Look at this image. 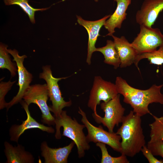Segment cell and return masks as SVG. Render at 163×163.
I'll return each instance as SVG.
<instances>
[{
  "mask_svg": "<svg viewBox=\"0 0 163 163\" xmlns=\"http://www.w3.org/2000/svg\"><path fill=\"white\" fill-rule=\"evenodd\" d=\"M117 3V8L114 13L106 21L104 25L108 32L106 36H111L115 32L116 28H121L123 22L126 19V11L131 4V0H114Z\"/></svg>",
  "mask_w": 163,
  "mask_h": 163,
  "instance_id": "16",
  "label": "cell"
},
{
  "mask_svg": "<svg viewBox=\"0 0 163 163\" xmlns=\"http://www.w3.org/2000/svg\"><path fill=\"white\" fill-rule=\"evenodd\" d=\"M141 122V117L133 110L124 116L122 125L116 133L121 138V154L133 157L146 145Z\"/></svg>",
  "mask_w": 163,
  "mask_h": 163,
  "instance_id": "2",
  "label": "cell"
},
{
  "mask_svg": "<svg viewBox=\"0 0 163 163\" xmlns=\"http://www.w3.org/2000/svg\"><path fill=\"white\" fill-rule=\"evenodd\" d=\"M115 85L118 94L123 96V102L130 105L133 112L140 117L148 114H152L148 108L150 104L155 103L163 104V94L161 92L163 84L153 85L147 89L141 90L132 87L125 79L118 76Z\"/></svg>",
  "mask_w": 163,
  "mask_h": 163,
  "instance_id": "1",
  "label": "cell"
},
{
  "mask_svg": "<svg viewBox=\"0 0 163 163\" xmlns=\"http://www.w3.org/2000/svg\"><path fill=\"white\" fill-rule=\"evenodd\" d=\"M99 0H94L95 2H97Z\"/></svg>",
  "mask_w": 163,
  "mask_h": 163,
  "instance_id": "27",
  "label": "cell"
},
{
  "mask_svg": "<svg viewBox=\"0 0 163 163\" xmlns=\"http://www.w3.org/2000/svg\"><path fill=\"white\" fill-rule=\"evenodd\" d=\"M5 5H18L28 16L30 21L33 24L35 23L34 16L36 11H43L48 8H35L28 3V0H4Z\"/></svg>",
  "mask_w": 163,
  "mask_h": 163,
  "instance_id": "21",
  "label": "cell"
},
{
  "mask_svg": "<svg viewBox=\"0 0 163 163\" xmlns=\"http://www.w3.org/2000/svg\"><path fill=\"white\" fill-rule=\"evenodd\" d=\"M55 118L56 138L57 139L61 138L62 135L60 129L62 127L63 128L62 136L68 137L73 141L77 148L78 157H84L85 151L90 148L89 142L83 132V129L85 127V125L78 123L75 118L72 119L67 114L66 110H63L59 117Z\"/></svg>",
  "mask_w": 163,
  "mask_h": 163,
  "instance_id": "3",
  "label": "cell"
},
{
  "mask_svg": "<svg viewBox=\"0 0 163 163\" xmlns=\"http://www.w3.org/2000/svg\"><path fill=\"white\" fill-rule=\"evenodd\" d=\"M75 145L72 141L68 145L58 148L49 147L47 142L41 143V155L43 157L45 163H67L68 156Z\"/></svg>",
  "mask_w": 163,
  "mask_h": 163,
  "instance_id": "14",
  "label": "cell"
},
{
  "mask_svg": "<svg viewBox=\"0 0 163 163\" xmlns=\"http://www.w3.org/2000/svg\"><path fill=\"white\" fill-rule=\"evenodd\" d=\"M149 163H163V160H159L154 157L146 145L143 146L141 151Z\"/></svg>",
  "mask_w": 163,
  "mask_h": 163,
  "instance_id": "26",
  "label": "cell"
},
{
  "mask_svg": "<svg viewBox=\"0 0 163 163\" xmlns=\"http://www.w3.org/2000/svg\"><path fill=\"white\" fill-rule=\"evenodd\" d=\"M146 146L154 156H160L163 158V141H149Z\"/></svg>",
  "mask_w": 163,
  "mask_h": 163,
  "instance_id": "25",
  "label": "cell"
},
{
  "mask_svg": "<svg viewBox=\"0 0 163 163\" xmlns=\"http://www.w3.org/2000/svg\"><path fill=\"white\" fill-rule=\"evenodd\" d=\"M120 94H118L114 98L107 102H103L101 108L104 113V115L102 117L97 113L92 114L95 121L98 124H102L106 126L109 132H113L114 127L118 126L121 123L125 109L121 104Z\"/></svg>",
  "mask_w": 163,
  "mask_h": 163,
  "instance_id": "7",
  "label": "cell"
},
{
  "mask_svg": "<svg viewBox=\"0 0 163 163\" xmlns=\"http://www.w3.org/2000/svg\"><path fill=\"white\" fill-rule=\"evenodd\" d=\"M154 121L149 124L151 130L150 142L163 141V116L159 117L151 115Z\"/></svg>",
  "mask_w": 163,
  "mask_h": 163,
  "instance_id": "22",
  "label": "cell"
},
{
  "mask_svg": "<svg viewBox=\"0 0 163 163\" xmlns=\"http://www.w3.org/2000/svg\"><path fill=\"white\" fill-rule=\"evenodd\" d=\"M8 53L13 57V61L17 64L18 74V82L17 85L19 87L18 91L15 96L8 103H6V108L7 111L14 105L20 102L26 92L30 86L33 78V75L29 72L24 65V59L27 58L25 55L21 56L15 49H7Z\"/></svg>",
  "mask_w": 163,
  "mask_h": 163,
  "instance_id": "10",
  "label": "cell"
},
{
  "mask_svg": "<svg viewBox=\"0 0 163 163\" xmlns=\"http://www.w3.org/2000/svg\"><path fill=\"white\" fill-rule=\"evenodd\" d=\"M6 163H33L34 158L30 152L24 149L21 145L13 146L7 142L4 143Z\"/></svg>",
  "mask_w": 163,
  "mask_h": 163,
  "instance_id": "17",
  "label": "cell"
},
{
  "mask_svg": "<svg viewBox=\"0 0 163 163\" xmlns=\"http://www.w3.org/2000/svg\"><path fill=\"white\" fill-rule=\"evenodd\" d=\"M42 69L43 72L40 74L39 77L45 80L46 82L49 97L52 103V105L50 107V110L54 113L55 117H58L60 116L64 108L70 107L72 104L71 100L67 101L64 100L58 84L59 81L68 77H54L49 65L43 66Z\"/></svg>",
  "mask_w": 163,
  "mask_h": 163,
  "instance_id": "4",
  "label": "cell"
},
{
  "mask_svg": "<svg viewBox=\"0 0 163 163\" xmlns=\"http://www.w3.org/2000/svg\"><path fill=\"white\" fill-rule=\"evenodd\" d=\"M49 97L46 84H35L30 85L23 99L29 106L31 103L36 104L41 112L42 122L48 125L55 124V118L51 114L50 107L47 104Z\"/></svg>",
  "mask_w": 163,
  "mask_h": 163,
  "instance_id": "5",
  "label": "cell"
},
{
  "mask_svg": "<svg viewBox=\"0 0 163 163\" xmlns=\"http://www.w3.org/2000/svg\"><path fill=\"white\" fill-rule=\"evenodd\" d=\"M115 84L103 79L101 76H95L91 90L88 106L97 114L96 108L101 101L107 102L118 94Z\"/></svg>",
  "mask_w": 163,
  "mask_h": 163,
  "instance_id": "9",
  "label": "cell"
},
{
  "mask_svg": "<svg viewBox=\"0 0 163 163\" xmlns=\"http://www.w3.org/2000/svg\"><path fill=\"white\" fill-rule=\"evenodd\" d=\"M16 80L11 82L10 80L7 82L1 81L0 83V109H2L6 107V102L5 97L7 93L11 89L15 83Z\"/></svg>",
  "mask_w": 163,
  "mask_h": 163,
  "instance_id": "24",
  "label": "cell"
},
{
  "mask_svg": "<svg viewBox=\"0 0 163 163\" xmlns=\"http://www.w3.org/2000/svg\"><path fill=\"white\" fill-rule=\"evenodd\" d=\"M8 46L2 43L0 44V68L6 69L10 72L11 77L17 74L18 69L16 63L13 62L7 50Z\"/></svg>",
  "mask_w": 163,
  "mask_h": 163,
  "instance_id": "19",
  "label": "cell"
},
{
  "mask_svg": "<svg viewBox=\"0 0 163 163\" xmlns=\"http://www.w3.org/2000/svg\"><path fill=\"white\" fill-rule=\"evenodd\" d=\"M163 10V0H144L136 14V20L139 25L152 27Z\"/></svg>",
  "mask_w": 163,
  "mask_h": 163,
  "instance_id": "11",
  "label": "cell"
},
{
  "mask_svg": "<svg viewBox=\"0 0 163 163\" xmlns=\"http://www.w3.org/2000/svg\"><path fill=\"white\" fill-rule=\"evenodd\" d=\"M96 51L99 52L103 54L105 63L113 66L115 69L120 67V60L113 41L107 40L106 45L96 48Z\"/></svg>",
  "mask_w": 163,
  "mask_h": 163,
  "instance_id": "18",
  "label": "cell"
},
{
  "mask_svg": "<svg viewBox=\"0 0 163 163\" xmlns=\"http://www.w3.org/2000/svg\"><path fill=\"white\" fill-rule=\"evenodd\" d=\"M78 113L82 116L81 122L86 127L88 134L86 136L88 141L95 143L100 142L107 145L113 150L121 152V138L116 133H110L104 130L101 126L97 127L91 123L88 120L86 113L80 107Z\"/></svg>",
  "mask_w": 163,
  "mask_h": 163,
  "instance_id": "6",
  "label": "cell"
},
{
  "mask_svg": "<svg viewBox=\"0 0 163 163\" xmlns=\"http://www.w3.org/2000/svg\"><path fill=\"white\" fill-rule=\"evenodd\" d=\"M131 44L138 55L152 52L163 45V34L159 28L140 25V31Z\"/></svg>",
  "mask_w": 163,
  "mask_h": 163,
  "instance_id": "8",
  "label": "cell"
},
{
  "mask_svg": "<svg viewBox=\"0 0 163 163\" xmlns=\"http://www.w3.org/2000/svg\"><path fill=\"white\" fill-rule=\"evenodd\" d=\"M110 15H106L99 20L94 21L85 20L80 16L77 15V21L80 25L86 30L88 35V52L86 62L88 65L91 63V58L93 53L96 51L95 45L101 29L104 26L106 21Z\"/></svg>",
  "mask_w": 163,
  "mask_h": 163,
  "instance_id": "12",
  "label": "cell"
},
{
  "mask_svg": "<svg viewBox=\"0 0 163 163\" xmlns=\"http://www.w3.org/2000/svg\"><path fill=\"white\" fill-rule=\"evenodd\" d=\"M20 103L26 112L27 118L21 124L14 125L11 127L9 130L11 141L18 142L21 135L26 130L29 129L37 128L48 133H54L55 130L52 127L46 126L38 122L31 116L29 110V105L24 100H22Z\"/></svg>",
  "mask_w": 163,
  "mask_h": 163,
  "instance_id": "13",
  "label": "cell"
},
{
  "mask_svg": "<svg viewBox=\"0 0 163 163\" xmlns=\"http://www.w3.org/2000/svg\"><path fill=\"white\" fill-rule=\"evenodd\" d=\"M146 59L150 64L161 65L163 64V45L160 46L158 50L152 52L142 53L138 55L134 64L139 71L138 66L139 62L142 59Z\"/></svg>",
  "mask_w": 163,
  "mask_h": 163,
  "instance_id": "20",
  "label": "cell"
},
{
  "mask_svg": "<svg viewBox=\"0 0 163 163\" xmlns=\"http://www.w3.org/2000/svg\"><path fill=\"white\" fill-rule=\"evenodd\" d=\"M120 57L121 68L126 67L134 63L138 55L135 49L124 36L120 37L111 36Z\"/></svg>",
  "mask_w": 163,
  "mask_h": 163,
  "instance_id": "15",
  "label": "cell"
},
{
  "mask_svg": "<svg viewBox=\"0 0 163 163\" xmlns=\"http://www.w3.org/2000/svg\"><path fill=\"white\" fill-rule=\"evenodd\" d=\"M96 145L100 148L101 152V163H129L127 156L125 155L121 154V156L118 157L111 156L108 153L105 144L98 142L96 143Z\"/></svg>",
  "mask_w": 163,
  "mask_h": 163,
  "instance_id": "23",
  "label": "cell"
}]
</instances>
